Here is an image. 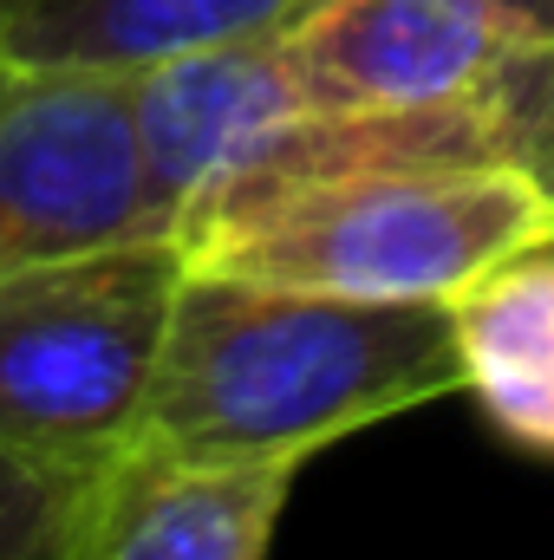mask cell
<instances>
[{"mask_svg":"<svg viewBox=\"0 0 554 560\" xmlns=\"http://www.w3.org/2000/svg\"><path fill=\"white\" fill-rule=\"evenodd\" d=\"M450 392H463V359L443 300H339L189 268L138 450L307 463Z\"/></svg>","mask_w":554,"mask_h":560,"instance_id":"6da1fadb","label":"cell"},{"mask_svg":"<svg viewBox=\"0 0 554 560\" xmlns=\"http://www.w3.org/2000/svg\"><path fill=\"white\" fill-rule=\"evenodd\" d=\"M554 229V189L516 163L372 170L235 209L183 235L196 275L339 300H450Z\"/></svg>","mask_w":554,"mask_h":560,"instance_id":"7a4b0ae2","label":"cell"},{"mask_svg":"<svg viewBox=\"0 0 554 560\" xmlns=\"http://www.w3.org/2000/svg\"><path fill=\"white\" fill-rule=\"evenodd\" d=\"M189 255L138 235L0 280V443L66 482L138 450Z\"/></svg>","mask_w":554,"mask_h":560,"instance_id":"3957f363","label":"cell"},{"mask_svg":"<svg viewBox=\"0 0 554 560\" xmlns=\"http://www.w3.org/2000/svg\"><path fill=\"white\" fill-rule=\"evenodd\" d=\"M138 235H170L143 163L138 72L0 46V280Z\"/></svg>","mask_w":554,"mask_h":560,"instance_id":"277c9868","label":"cell"},{"mask_svg":"<svg viewBox=\"0 0 554 560\" xmlns=\"http://www.w3.org/2000/svg\"><path fill=\"white\" fill-rule=\"evenodd\" d=\"M275 39L313 105L366 112L503 98L554 59L503 0H313Z\"/></svg>","mask_w":554,"mask_h":560,"instance_id":"5b68a950","label":"cell"},{"mask_svg":"<svg viewBox=\"0 0 554 560\" xmlns=\"http://www.w3.org/2000/svg\"><path fill=\"white\" fill-rule=\"evenodd\" d=\"M300 463H176L125 450L79 489L66 560H268Z\"/></svg>","mask_w":554,"mask_h":560,"instance_id":"8992f818","label":"cell"},{"mask_svg":"<svg viewBox=\"0 0 554 560\" xmlns=\"http://www.w3.org/2000/svg\"><path fill=\"white\" fill-rule=\"evenodd\" d=\"M463 392L516 450L554 463V229L450 300Z\"/></svg>","mask_w":554,"mask_h":560,"instance_id":"52a82bcc","label":"cell"},{"mask_svg":"<svg viewBox=\"0 0 554 560\" xmlns=\"http://www.w3.org/2000/svg\"><path fill=\"white\" fill-rule=\"evenodd\" d=\"M313 0H13L0 13V46L53 66L150 72L163 59L268 39Z\"/></svg>","mask_w":554,"mask_h":560,"instance_id":"ba28073f","label":"cell"},{"mask_svg":"<svg viewBox=\"0 0 554 560\" xmlns=\"http://www.w3.org/2000/svg\"><path fill=\"white\" fill-rule=\"evenodd\" d=\"M79 489L0 443V560H66Z\"/></svg>","mask_w":554,"mask_h":560,"instance_id":"9c48e42d","label":"cell"},{"mask_svg":"<svg viewBox=\"0 0 554 560\" xmlns=\"http://www.w3.org/2000/svg\"><path fill=\"white\" fill-rule=\"evenodd\" d=\"M503 7H509V20H516L529 39L554 46V0H503Z\"/></svg>","mask_w":554,"mask_h":560,"instance_id":"30bf717a","label":"cell"},{"mask_svg":"<svg viewBox=\"0 0 554 560\" xmlns=\"http://www.w3.org/2000/svg\"><path fill=\"white\" fill-rule=\"evenodd\" d=\"M7 7H13V0H0V13H7Z\"/></svg>","mask_w":554,"mask_h":560,"instance_id":"8fae6325","label":"cell"}]
</instances>
